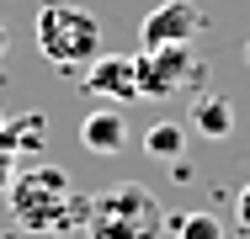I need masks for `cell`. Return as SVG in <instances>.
I'll return each instance as SVG.
<instances>
[{
  "mask_svg": "<svg viewBox=\"0 0 250 239\" xmlns=\"http://www.w3.org/2000/svg\"><path fill=\"white\" fill-rule=\"evenodd\" d=\"M11 218L43 239H69L85 229L91 197L75 191V181L59 165H32V170H21L11 181Z\"/></svg>",
  "mask_w": 250,
  "mask_h": 239,
  "instance_id": "6da1fadb",
  "label": "cell"
},
{
  "mask_svg": "<svg viewBox=\"0 0 250 239\" xmlns=\"http://www.w3.org/2000/svg\"><path fill=\"white\" fill-rule=\"evenodd\" d=\"M165 234V202L139 181H112L91 197L85 239H160Z\"/></svg>",
  "mask_w": 250,
  "mask_h": 239,
  "instance_id": "7a4b0ae2",
  "label": "cell"
},
{
  "mask_svg": "<svg viewBox=\"0 0 250 239\" xmlns=\"http://www.w3.org/2000/svg\"><path fill=\"white\" fill-rule=\"evenodd\" d=\"M32 32H38V48L53 69H80L101 53V21L85 5H69V0H43Z\"/></svg>",
  "mask_w": 250,
  "mask_h": 239,
  "instance_id": "3957f363",
  "label": "cell"
},
{
  "mask_svg": "<svg viewBox=\"0 0 250 239\" xmlns=\"http://www.w3.org/2000/svg\"><path fill=\"white\" fill-rule=\"evenodd\" d=\"M133 64H139V96L144 101H170V96H187L208 80V64L192 53V43L139 48Z\"/></svg>",
  "mask_w": 250,
  "mask_h": 239,
  "instance_id": "277c9868",
  "label": "cell"
},
{
  "mask_svg": "<svg viewBox=\"0 0 250 239\" xmlns=\"http://www.w3.org/2000/svg\"><path fill=\"white\" fill-rule=\"evenodd\" d=\"M208 16L197 0H160L139 21V48H165V43H197Z\"/></svg>",
  "mask_w": 250,
  "mask_h": 239,
  "instance_id": "5b68a950",
  "label": "cell"
},
{
  "mask_svg": "<svg viewBox=\"0 0 250 239\" xmlns=\"http://www.w3.org/2000/svg\"><path fill=\"white\" fill-rule=\"evenodd\" d=\"M91 96L101 101H139V64L123 59V53H96L85 64V80H80Z\"/></svg>",
  "mask_w": 250,
  "mask_h": 239,
  "instance_id": "8992f818",
  "label": "cell"
},
{
  "mask_svg": "<svg viewBox=\"0 0 250 239\" xmlns=\"http://www.w3.org/2000/svg\"><path fill=\"white\" fill-rule=\"evenodd\" d=\"M80 143H85L91 154H123V149H128V122H123V112H117V106L85 112V117H80Z\"/></svg>",
  "mask_w": 250,
  "mask_h": 239,
  "instance_id": "52a82bcc",
  "label": "cell"
},
{
  "mask_svg": "<svg viewBox=\"0 0 250 239\" xmlns=\"http://www.w3.org/2000/svg\"><path fill=\"white\" fill-rule=\"evenodd\" d=\"M43 143H48V117L43 112H21V117H5L0 122V149L16 154V159L21 154H38Z\"/></svg>",
  "mask_w": 250,
  "mask_h": 239,
  "instance_id": "ba28073f",
  "label": "cell"
},
{
  "mask_svg": "<svg viewBox=\"0 0 250 239\" xmlns=\"http://www.w3.org/2000/svg\"><path fill=\"white\" fill-rule=\"evenodd\" d=\"M192 128H197L202 139H229V133H234V106H229L224 96H197Z\"/></svg>",
  "mask_w": 250,
  "mask_h": 239,
  "instance_id": "9c48e42d",
  "label": "cell"
},
{
  "mask_svg": "<svg viewBox=\"0 0 250 239\" xmlns=\"http://www.w3.org/2000/svg\"><path fill=\"white\" fill-rule=\"evenodd\" d=\"M181 149H187L181 122H154L149 133H144V154L149 159H181Z\"/></svg>",
  "mask_w": 250,
  "mask_h": 239,
  "instance_id": "30bf717a",
  "label": "cell"
},
{
  "mask_svg": "<svg viewBox=\"0 0 250 239\" xmlns=\"http://www.w3.org/2000/svg\"><path fill=\"white\" fill-rule=\"evenodd\" d=\"M176 239H224V223L213 213H181L176 218Z\"/></svg>",
  "mask_w": 250,
  "mask_h": 239,
  "instance_id": "8fae6325",
  "label": "cell"
},
{
  "mask_svg": "<svg viewBox=\"0 0 250 239\" xmlns=\"http://www.w3.org/2000/svg\"><path fill=\"white\" fill-rule=\"evenodd\" d=\"M11 181H16V154L0 149V191H11Z\"/></svg>",
  "mask_w": 250,
  "mask_h": 239,
  "instance_id": "7c38bea8",
  "label": "cell"
},
{
  "mask_svg": "<svg viewBox=\"0 0 250 239\" xmlns=\"http://www.w3.org/2000/svg\"><path fill=\"white\" fill-rule=\"evenodd\" d=\"M240 223H245V229H250V186L240 191Z\"/></svg>",
  "mask_w": 250,
  "mask_h": 239,
  "instance_id": "4fadbf2b",
  "label": "cell"
},
{
  "mask_svg": "<svg viewBox=\"0 0 250 239\" xmlns=\"http://www.w3.org/2000/svg\"><path fill=\"white\" fill-rule=\"evenodd\" d=\"M5 53H11V38H5V27H0V59H5Z\"/></svg>",
  "mask_w": 250,
  "mask_h": 239,
  "instance_id": "5bb4252c",
  "label": "cell"
},
{
  "mask_svg": "<svg viewBox=\"0 0 250 239\" xmlns=\"http://www.w3.org/2000/svg\"><path fill=\"white\" fill-rule=\"evenodd\" d=\"M245 64H250V43H245Z\"/></svg>",
  "mask_w": 250,
  "mask_h": 239,
  "instance_id": "9a60e30c",
  "label": "cell"
},
{
  "mask_svg": "<svg viewBox=\"0 0 250 239\" xmlns=\"http://www.w3.org/2000/svg\"><path fill=\"white\" fill-rule=\"evenodd\" d=\"M0 122H5V112H0Z\"/></svg>",
  "mask_w": 250,
  "mask_h": 239,
  "instance_id": "2e32d148",
  "label": "cell"
}]
</instances>
